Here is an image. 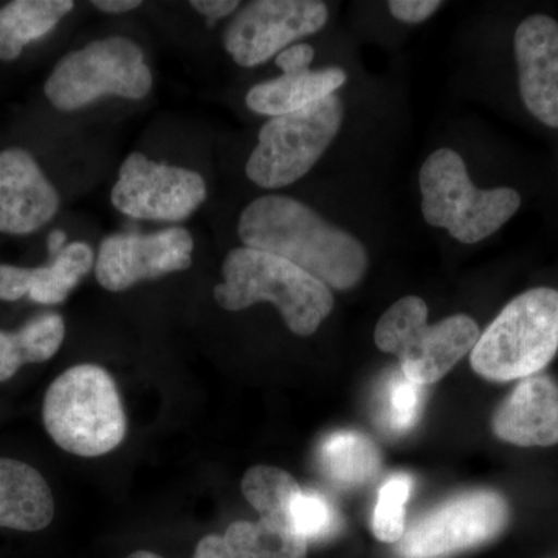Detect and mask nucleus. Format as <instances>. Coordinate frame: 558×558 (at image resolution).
Instances as JSON below:
<instances>
[{
    "label": "nucleus",
    "mask_w": 558,
    "mask_h": 558,
    "mask_svg": "<svg viewBox=\"0 0 558 558\" xmlns=\"http://www.w3.org/2000/svg\"><path fill=\"white\" fill-rule=\"evenodd\" d=\"M509 523L506 499L478 490L450 499L418 519L399 542L402 558H446L498 537Z\"/></svg>",
    "instance_id": "1a4fd4ad"
},
{
    "label": "nucleus",
    "mask_w": 558,
    "mask_h": 558,
    "mask_svg": "<svg viewBox=\"0 0 558 558\" xmlns=\"http://www.w3.org/2000/svg\"><path fill=\"white\" fill-rule=\"evenodd\" d=\"M47 433L58 447L76 457L108 454L126 436L119 389L98 365H76L47 389L43 405Z\"/></svg>",
    "instance_id": "7ed1b4c3"
},
{
    "label": "nucleus",
    "mask_w": 558,
    "mask_h": 558,
    "mask_svg": "<svg viewBox=\"0 0 558 558\" xmlns=\"http://www.w3.org/2000/svg\"><path fill=\"white\" fill-rule=\"evenodd\" d=\"M347 80L340 68L289 73L253 86L245 95V105L253 112L274 119L336 95Z\"/></svg>",
    "instance_id": "a211bd4d"
},
{
    "label": "nucleus",
    "mask_w": 558,
    "mask_h": 558,
    "mask_svg": "<svg viewBox=\"0 0 558 558\" xmlns=\"http://www.w3.org/2000/svg\"><path fill=\"white\" fill-rule=\"evenodd\" d=\"M413 490V478L398 473L380 487L373 512V532L377 539L398 543L405 535L407 502Z\"/></svg>",
    "instance_id": "393cba45"
},
{
    "label": "nucleus",
    "mask_w": 558,
    "mask_h": 558,
    "mask_svg": "<svg viewBox=\"0 0 558 558\" xmlns=\"http://www.w3.org/2000/svg\"><path fill=\"white\" fill-rule=\"evenodd\" d=\"M238 234L244 247L295 264L329 289L355 288L368 270L365 245L330 226L303 202L267 194L242 209Z\"/></svg>",
    "instance_id": "f257e3e1"
},
{
    "label": "nucleus",
    "mask_w": 558,
    "mask_h": 558,
    "mask_svg": "<svg viewBox=\"0 0 558 558\" xmlns=\"http://www.w3.org/2000/svg\"><path fill=\"white\" fill-rule=\"evenodd\" d=\"M344 106L337 95L274 117L260 128L245 174L266 190L284 189L303 179L339 135Z\"/></svg>",
    "instance_id": "6e6552de"
},
{
    "label": "nucleus",
    "mask_w": 558,
    "mask_h": 558,
    "mask_svg": "<svg viewBox=\"0 0 558 558\" xmlns=\"http://www.w3.org/2000/svg\"><path fill=\"white\" fill-rule=\"evenodd\" d=\"M300 492V484L290 473L270 465H255L247 470L242 480V494L259 513V519L289 526L290 506Z\"/></svg>",
    "instance_id": "5701e85b"
},
{
    "label": "nucleus",
    "mask_w": 558,
    "mask_h": 558,
    "mask_svg": "<svg viewBox=\"0 0 558 558\" xmlns=\"http://www.w3.org/2000/svg\"><path fill=\"white\" fill-rule=\"evenodd\" d=\"M150 89L153 73L138 44L124 36H109L61 58L44 94L61 112H73L108 95L142 100Z\"/></svg>",
    "instance_id": "0eeeda50"
},
{
    "label": "nucleus",
    "mask_w": 558,
    "mask_h": 558,
    "mask_svg": "<svg viewBox=\"0 0 558 558\" xmlns=\"http://www.w3.org/2000/svg\"><path fill=\"white\" fill-rule=\"evenodd\" d=\"M191 7L208 17L211 24H215V22L233 14L240 9L241 2L238 0H193Z\"/></svg>",
    "instance_id": "c756f323"
},
{
    "label": "nucleus",
    "mask_w": 558,
    "mask_h": 558,
    "mask_svg": "<svg viewBox=\"0 0 558 558\" xmlns=\"http://www.w3.org/2000/svg\"><path fill=\"white\" fill-rule=\"evenodd\" d=\"M424 403V387L407 379L402 371L392 374L381 395V418L395 435L410 432L417 424Z\"/></svg>",
    "instance_id": "b1692460"
},
{
    "label": "nucleus",
    "mask_w": 558,
    "mask_h": 558,
    "mask_svg": "<svg viewBox=\"0 0 558 558\" xmlns=\"http://www.w3.org/2000/svg\"><path fill=\"white\" fill-rule=\"evenodd\" d=\"M319 468L340 487H359L369 483L380 470L376 444L352 429L330 433L319 444Z\"/></svg>",
    "instance_id": "aec40b11"
},
{
    "label": "nucleus",
    "mask_w": 558,
    "mask_h": 558,
    "mask_svg": "<svg viewBox=\"0 0 558 558\" xmlns=\"http://www.w3.org/2000/svg\"><path fill=\"white\" fill-rule=\"evenodd\" d=\"M60 194L28 150L0 153V234H32L53 220Z\"/></svg>",
    "instance_id": "ddd939ff"
},
{
    "label": "nucleus",
    "mask_w": 558,
    "mask_h": 558,
    "mask_svg": "<svg viewBox=\"0 0 558 558\" xmlns=\"http://www.w3.org/2000/svg\"><path fill=\"white\" fill-rule=\"evenodd\" d=\"M128 558H163L157 554L149 553V550H137L131 554ZM193 558H230L227 553L226 543H223L222 535H207L197 543L196 553Z\"/></svg>",
    "instance_id": "c85d7f7f"
},
{
    "label": "nucleus",
    "mask_w": 558,
    "mask_h": 558,
    "mask_svg": "<svg viewBox=\"0 0 558 558\" xmlns=\"http://www.w3.org/2000/svg\"><path fill=\"white\" fill-rule=\"evenodd\" d=\"M95 253L86 242H72L47 266L20 267L0 264V300L31 296L35 303L53 306L68 300L70 292L95 267Z\"/></svg>",
    "instance_id": "dca6fc26"
},
{
    "label": "nucleus",
    "mask_w": 558,
    "mask_h": 558,
    "mask_svg": "<svg viewBox=\"0 0 558 558\" xmlns=\"http://www.w3.org/2000/svg\"><path fill=\"white\" fill-rule=\"evenodd\" d=\"M68 233H65L64 230L61 229H54L49 234V238H47V250H49V253L51 256H58L64 250L68 247Z\"/></svg>",
    "instance_id": "2f4dec72"
},
{
    "label": "nucleus",
    "mask_w": 558,
    "mask_h": 558,
    "mask_svg": "<svg viewBox=\"0 0 558 558\" xmlns=\"http://www.w3.org/2000/svg\"><path fill=\"white\" fill-rule=\"evenodd\" d=\"M558 351V290L531 289L515 296L480 336L470 363L484 379H527Z\"/></svg>",
    "instance_id": "20e7f679"
},
{
    "label": "nucleus",
    "mask_w": 558,
    "mask_h": 558,
    "mask_svg": "<svg viewBox=\"0 0 558 558\" xmlns=\"http://www.w3.org/2000/svg\"><path fill=\"white\" fill-rule=\"evenodd\" d=\"M289 523L296 534L311 543L336 535L341 520L339 512L325 495L301 488L290 506Z\"/></svg>",
    "instance_id": "a878e982"
},
{
    "label": "nucleus",
    "mask_w": 558,
    "mask_h": 558,
    "mask_svg": "<svg viewBox=\"0 0 558 558\" xmlns=\"http://www.w3.org/2000/svg\"><path fill=\"white\" fill-rule=\"evenodd\" d=\"M193 252V234L182 227L149 234H110L98 250L95 275L101 288L123 292L146 279L190 269Z\"/></svg>",
    "instance_id": "f8f14e48"
},
{
    "label": "nucleus",
    "mask_w": 558,
    "mask_h": 558,
    "mask_svg": "<svg viewBox=\"0 0 558 558\" xmlns=\"http://www.w3.org/2000/svg\"><path fill=\"white\" fill-rule=\"evenodd\" d=\"M442 7L438 0H391L388 9L403 24H422Z\"/></svg>",
    "instance_id": "bb28decb"
},
{
    "label": "nucleus",
    "mask_w": 558,
    "mask_h": 558,
    "mask_svg": "<svg viewBox=\"0 0 558 558\" xmlns=\"http://www.w3.org/2000/svg\"><path fill=\"white\" fill-rule=\"evenodd\" d=\"M315 50L310 44H292L275 57V64L282 70V75L310 70Z\"/></svg>",
    "instance_id": "cd10ccee"
},
{
    "label": "nucleus",
    "mask_w": 558,
    "mask_h": 558,
    "mask_svg": "<svg viewBox=\"0 0 558 558\" xmlns=\"http://www.w3.org/2000/svg\"><path fill=\"white\" fill-rule=\"evenodd\" d=\"M222 277L215 288L216 303L222 310L240 312L269 301L300 337L317 332L333 310L328 286L295 264L260 250H231L222 264Z\"/></svg>",
    "instance_id": "f03ea898"
},
{
    "label": "nucleus",
    "mask_w": 558,
    "mask_h": 558,
    "mask_svg": "<svg viewBox=\"0 0 558 558\" xmlns=\"http://www.w3.org/2000/svg\"><path fill=\"white\" fill-rule=\"evenodd\" d=\"M65 325L60 314H40L17 329H0V381L10 380L28 363H44L60 351Z\"/></svg>",
    "instance_id": "412c9836"
},
{
    "label": "nucleus",
    "mask_w": 558,
    "mask_h": 558,
    "mask_svg": "<svg viewBox=\"0 0 558 558\" xmlns=\"http://www.w3.org/2000/svg\"><path fill=\"white\" fill-rule=\"evenodd\" d=\"M230 558H307L310 543L289 524L234 521L222 535Z\"/></svg>",
    "instance_id": "4be33fe9"
},
{
    "label": "nucleus",
    "mask_w": 558,
    "mask_h": 558,
    "mask_svg": "<svg viewBox=\"0 0 558 558\" xmlns=\"http://www.w3.org/2000/svg\"><path fill=\"white\" fill-rule=\"evenodd\" d=\"M520 94L529 112L558 130V24L535 14L519 25L513 38Z\"/></svg>",
    "instance_id": "4468645a"
},
{
    "label": "nucleus",
    "mask_w": 558,
    "mask_h": 558,
    "mask_svg": "<svg viewBox=\"0 0 558 558\" xmlns=\"http://www.w3.org/2000/svg\"><path fill=\"white\" fill-rule=\"evenodd\" d=\"M418 185L424 219L462 244H476L497 233L521 205L515 190L476 189L464 159L450 148L428 156L418 172Z\"/></svg>",
    "instance_id": "39448f33"
},
{
    "label": "nucleus",
    "mask_w": 558,
    "mask_h": 558,
    "mask_svg": "<svg viewBox=\"0 0 558 558\" xmlns=\"http://www.w3.org/2000/svg\"><path fill=\"white\" fill-rule=\"evenodd\" d=\"M53 517V494L38 470L17 459L0 458V527L38 532Z\"/></svg>",
    "instance_id": "f3484780"
},
{
    "label": "nucleus",
    "mask_w": 558,
    "mask_h": 558,
    "mask_svg": "<svg viewBox=\"0 0 558 558\" xmlns=\"http://www.w3.org/2000/svg\"><path fill=\"white\" fill-rule=\"evenodd\" d=\"M92 5L105 13L121 14L138 9L142 2L138 0H94Z\"/></svg>",
    "instance_id": "7c9ffc66"
},
{
    "label": "nucleus",
    "mask_w": 558,
    "mask_h": 558,
    "mask_svg": "<svg viewBox=\"0 0 558 558\" xmlns=\"http://www.w3.org/2000/svg\"><path fill=\"white\" fill-rule=\"evenodd\" d=\"M494 432L520 447L558 444V387L548 377H527L498 407Z\"/></svg>",
    "instance_id": "2eb2a0df"
},
{
    "label": "nucleus",
    "mask_w": 558,
    "mask_h": 558,
    "mask_svg": "<svg viewBox=\"0 0 558 558\" xmlns=\"http://www.w3.org/2000/svg\"><path fill=\"white\" fill-rule=\"evenodd\" d=\"M75 9L72 0H13L0 9V61L21 57L28 44L49 35Z\"/></svg>",
    "instance_id": "6ab92c4d"
},
{
    "label": "nucleus",
    "mask_w": 558,
    "mask_h": 558,
    "mask_svg": "<svg viewBox=\"0 0 558 558\" xmlns=\"http://www.w3.org/2000/svg\"><path fill=\"white\" fill-rule=\"evenodd\" d=\"M480 328L469 315H453L428 325V307L418 296L392 304L377 323V348L396 355L400 371L416 384H436L473 351Z\"/></svg>",
    "instance_id": "423d86ee"
},
{
    "label": "nucleus",
    "mask_w": 558,
    "mask_h": 558,
    "mask_svg": "<svg viewBox=\"0 0 558 558\" xmlns=\"http://www.w3.org/2000/svg\"><path fill=\"white\" fill-rule=\"evenodd\" d=\"M207 199V183L199 172L172 167L132 153L121 163L110 193L121 215L154 222H182Z\"/></svg>",
    "instance_id": "9d476101"
},
{
    "label": "nucleus",
    "mask_w": 558,
    "mask_h": 558,
    "mask_svg": "<svg viewBox=\"0 0 558 558\" xmlns=\"http://www.w3.org/2000/svg\"><path fill=\"white\" fill-rule=\"evenodd\" d=\"M328 17V7L317 0H255L227 25L223 49L241 68H256L323 31Z\"/></svg>",
    "instance_id": "9b49d317"
}]
</instances>
